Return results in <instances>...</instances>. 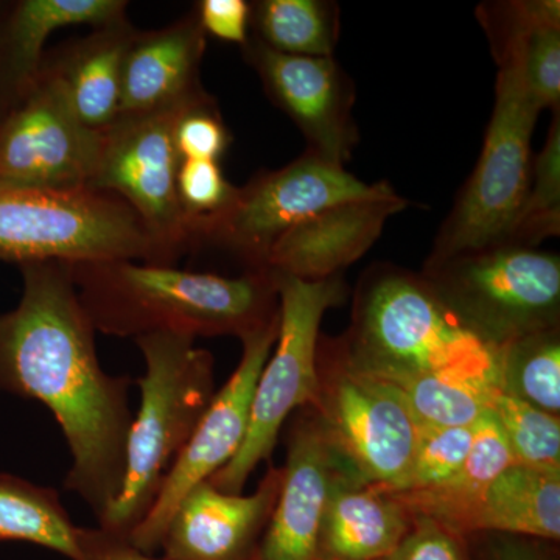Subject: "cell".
<instances>
[{"instance_id":"cell-1","label":"cell","mask_w":560,"mask_h":560,"mask_svg":"<svg viewBox=\"0 0 560 560\" xmlns=\"http://www.w3.org/2000/svg\"><path fill=\"white\" fill-rule=\"evenodd\" d=\"M20 268V305L0 315V390L49 408L72 455L65 488L101 521L124 485L132 381L103 371L70 265Z\"/></svg>"},{"instance_id":"cell-2","label":"cell","mask_w":560,"mask_h":560,"mask_svg":"<svg viewBox=\"0 0 560 560\" xmlns=\"http://www.w3.org/2000/svg\"><path fill=\"white\" fill-rule=\"evenodd\" d=\"M77 296L95 331L139 338L248 337L279 316L271 272L237 278L135 260L69 264Z\"/></svg>"},{"instance_id":"cell-3","label":"cell","mask_w":560,"mask_h":560,"mask_svg":"<svg viewBox=\"0 0 560 560\" xmlns=\"http://www.w3.org/2000/svg\"><path fill=\"white\" fill-rule=\"evenodd\" d=\"M346 353L381 377L431 375L501 389V349L482 340L422 275L375 265L361 279Z\"/></svg>"},{"instance_id":"cell-4","label":"cell","mask_w":560,"mask_h":560,"mask_svg":"<svg viewBox=\"0 0 560 560\" xmlns=\"http://www.w3.org/2000/svg\"><path fill=\"white\" fill-rule=\"evenodd\" d=\"M135 341L147 364L138 381L139 411L128 434L119 497L98 521L101 528L125 537L149 514L168 470L215 396L212 353L197 348L194 338L153 334Z\"/></svg>"},{"instance_id":"cell-5","label":"cell","mask_w":560,"mask_h":560,"mask_svg":"<svg viewBox=\"0 0 560 560\" xmlns=\"http://www.w3.org/2000/svg\"><path fill=\"white\" fill-rule=\"evenodd\" d=\"M0 260H135L173 267L138 213L109 191L0 187Z\"/></svg>"},{"instance_id":"cell-6","label":"cell","mask_w":560,"mask_h":560,"mask_svg":"<svg viewBox=\"0 0 560 560\" xmlns=\"http://www.w3.org/2000/svg\"><path fill=\"white\" fill-rule=\"evenodd\" d=\"M499 66L495 105L480 160L442 223L425 267L460 254L506 243L528 194L530 139L541 110L512 54L493 57Z\"/></svg>"},{"instance_id":"cell-7","label":"cell","mask_w":560,"mask_h":560,"mask_svg":"<svg viewBox=\"0 0 560 560\" xmlns=\"http://www.w3.org/2000/svg\"><path fill=\"white\" fill-rule=\"evenodd\" d=\"M279 334L254 389L248 430L234 458L209 478L221 492L242 493L253 471L271 458L291 412L312 407L318 390L319 327L348 298L342 275L304 280L275 275Z\"/></svg>"},{"instance_id":"cell-8","label":"cell","mask_w":560,"mask_h":560,"mask_svg":"<svg viewBox=\"0 0 560 560\" xmlns=\"http://www.w3.org/2000/svg\"><path fill=\"white\" fill-rule=\"evenodd\" d=\"M316 422L349 477L393 490L410 469L420 425L396 386L319 340Z\"/></svg>"},{"instance_id":"cell-9","label":"cell","mask_w":560,"mask_h":560,"mask_svg":"<svg viewBox=\"0 0 560 560\" xmlns=\"http://www.w3.org/2000/svg\"><path fill=\"white\" fill-rule=\"evenodd\" d=\"M422 276L470 330L497 348L559 327L558 254L501 243L423 267Z\"/></svg>"},{"instance_id":"cell-10","label":"cell","mask_w":560,"mask_h":560,"mask_svg":"<svg viewBox=\"0 0 560 560\" xmlns=\"http://www.w3.org/2000/svg\"><path fill=\"white\" fill-rule=\"evenodd\" d=\"M386 180L368 184L341 165L305 150L278 171L260 172L235 190L230 205L191 224V250H224L245 272H268L270 249L291 228L320 210L372 197Z\"/></svg>"},{"instance_id":"cell-11","label":"cell","mask_w":560,"mask_h":560,"mask_svg":"<svg viewBox=\"0 0 560 560\" xmlns=\"http://www.w3.org/2000/svg\"><path fill=\"white\" fill-rule=\"evenodd\" d=\"M195 101L149 116L125 117L102 132V150L92 189L109 191L140 217L175 265L191 250V228L178 195L180 156L176 125Z\"/></svg>"},{"instance_id":"cell-12","label":"cell","mask_w":560,"mask_h":560,"mask_svg":"<svg viewBox=\"0 0 560 560\" xmlns=\"http://www.w3.org/2000/svg\"><path fill=\"white\" fill-rule=\"evenodd\" d=\"M278 334L279 316L264 329L243 338L241 363L223 388L217 390L197 430L168 470L149 514L128 537L140 551L153 555L160 550L179 501L195 486L208 481L226 466L241 448L248 430L254 389L275 349Z\"/></svg>"},{"instance_id":"cell-13","label":"cell","mask_w":560,"mask_h":560,"mask_svg":"<svg viewBox=\"0 0 560 560\" xmlns=\"http://www.w3.org/2000/svg\"><path fill=\"white\" fill-rule=\"evenodd\" d=\"M101 150V132L77 119L57 84L43 72L32 94L0 121V187H91Z\"/></svg>"},{"instance_id":"cell-14","label":"cell","mask_w":560,"mask_h":560,"mask_svg":"<svg viewBox=\"0 0 560 560\" xmlns=\"http://www.w3.org/2000/svg\"><path fill=\"white\" fill-rule=\"evenodd\" d=\"M242 49L268 97L304 135L307 150L345 167L359 143L357 95L335 58L279 54L254 38Z\"/></svg>"},{"instance_id":"cell-15","label":"cell","mask_w":560,"mask_h":560,"mask_svg":"<svg viewBox=\"0 0 560 560\" xmlns=\"http://www.w3.org/2000/svg\"><path fill=\"white\" fill-rule=\"evenodd\" d=\"M282 478V467H270L253 495L221 492L209 481L195 486L173 512L161 541L162 559H256Z\"/></svg>"},{"instance_id":"cell-16","label":"cell","mask_w":560,"mask_h":560,"mask_svg":"<svg viewBox=\"0 0 560 560\" xmlns=\"http://www.w3.org/2000/svg\"><path fill=\"white\" fill-rule=\"evenodd\" d=\"M282 470L279 499L254 560H319L327 501L335 482L348 471L315 416L294 423Z\"/></svg>"},{"instance_id":"cell-17","label":"cell","mask_w":560,"mask_h":560,"mask_svg":"<svg viewBox=\"0 0 560 560\" xmlns=\"http://www.w3.org/2000/svg\"><path fill=\"white\" fill-rule=\"evenodd\" d=\"M407 206L408 201L386 183L372 197L320 210L272 245L267 271L304 280L340 276L381 238L386 221Z\"/></svg>"},{"instance_id":"cell-18","label":"cell","mask_w":560,"mask_h":560,"mask_svg":"<svg viewBox=\"0 0 560 560\" xmlns=\"http://www.w3.org/2000/svg\"><path fill=\"white\" fill-rule=\"evenodd\" d=\"M205 51L206 33L195 10L161 31L136 32L121 69L119 119L161 113L205 95Z\"/></svg>"},{"instance_id":"cell-19","label":"cell","mask_w":560,"mask_h":560,"mask_svg":"<svg viewBox=\"0 0 560 560\" xmlns=\"http://www.w3.org/2000/svg\"><path fill=\"white\" fill-rule=\"evenodd\" d=\"M125 0H21L0 16V121L38 86L44 47L69 25L94 28L127 20Z\"/></svg>"},{"instance_id":"cell-20","label":"cell","mask_w":560,"mask_h":560,"mask_svg":"<svg viewBox=\"0 0 560 560\" xmlns=\"http://www.w3.org/2000/svg\"><path fill=\"white\" fill-rule=\"evenodd\" d=\"M136 32L128 20L105 25L44 61L43 72L92 131L102 135L119 119L121 69Z\"/></svg>"},{"instance_id":"cell-21","label":"cell","mask_w":560,"mask_h":560,"mask_svg":"<svg viewBox=\"0 0 560 560\" xmlns=\"http://www.w3.org/2000/svg\"><path fill=\"white\" fill-rule=\"evenodd\" d=\"M478 22L492 57L512 54L521 61L523 80L540 110H560V2L510 0L481 3Z\"/></svg>"},{"instance_id":"cell-22","label":"cell","mask_w":560,"mask_h":560,"mask_svg":"<svg viewBox=\"0 0 560 560\" xmlns=\"http://www.w3.org/2000/svg\"><path fill=\"white\" fill-rule=\"evenodd\" d=\"M412 515L377 486L348 474L335 482L319 534V560L389 558L411 529Z\"/></svg>"},{"instance_id":"cell-23","label":"cell","mask_w":560,"mask_h":560,"mask_svg":"<svg viewBox=\"0 0 560 560\" xmlns=\"http://www.w3.org/2000/svg\"><path fill=\"white\" fill-rule=\"evenodd\" d=\"M444 528L456 536L477 530H499L559 540L560 471L514 464L489 486L480 499L445 523Z\"/></svg>"},{"instance_id":"cell-24","label":"cell","mask_w":560,"mask_h":560,"mask_svg":"<svg viewBox=\"0 0 560 560\" xmlns=\"http://www.w3.org/2000/svg\"><path fill=\"white\" fill-rule=\"evenodd\" d=\"M514 464L503 431L488 411L475 423L469 455L452 480L419 492L388 493L399 500L411 515H422L444 526L480 499L489 486Z\"/></svg>"},{"instance_id":"cell-25","label":"cell","mask_w":560,"mask_h":560,"mask_svg":"<svg viewBox=\"0 0 560 560\" xmlns=\"http://www.w3.org/2000/svg\"><path fill=\"white\" fill-rule=\"evenodd\" d=\"M2 541H27L79 560L81 528L73 525L58 490L0 474Z\"/></svg>"},{"instance_id":"cell-26","label":"cell","mask_w":560,"mask_h":560,"mask_svg":"<svg viewBox=\"0 0 560 560\" xmlns=\"http://www.w3.org/2000/svg\"><path fill=\"white\" fill-rule=\"evenodd\" d=\"M254 39L279 54L334 57L340 7L327 0H259L250 3Z\"/></svg>"},{"instance_id":"cell-27","label":"cell","mask_w":560,"mask_h":560,"mask_svg":"<svg viewBox=\"0 0 560 560\" xmlns=\"http://www.w3.org/2000/svg\"><path fill=\"white\" fill-rule=\"evenodd\" d=\"M501 390L550 415L560 411V327L501 348Z\"/></svg>"},{"instance_id":"cell-28","label":"cell","mask_w":560,"mask_h":560,"mask_svg":"<svg viewBox=\"0 0 560 560\" xmlns=\"http://www.w3.org/2000/svg\"><path fill=\"white\" fill-rule=\"evenodd\" d=\"M382 378L396 386L420 427H474L489 411L490 401L499 393L431 375H389Z\"/></svg>"},{"instance_id":"cell-29","label":"cell","mask_w":560,"mask_h":560,"mask_svg":"<svg viewBox=\"0 0 560 560\" xmlns=\"http://www.w3.org/2000/svg\"><path fill=\"white\" fill-rule=\"evenodd\" d=\"M560 234V110L555 113L547 142L533 161L528 194L506 243L537 248Z\"/></svg>"},{"instance_id":"cell-30","label":"cell","mask_w":560,"mask_h":560,"mask_svg":"<svg viewBox=\"0 0 560 560\" xmlns=\"http://www.w3.org/2000/svg\"><path fill=\"white\" fill-rule=\"evenodd\" d=\"M489 411L503 431L515 464L560 471L559 416L541 411L501 389L490 401Z\"/></svg>"},{"instance_id":"cell-31","label":"cell","mask_w":560,"mask_h":560,"mask_svg":"<svg viewBox=\"0 0 560 560\" xmlns=\"http://www.w3.org/2000/svg\"><path fill=\"white\" fill-rule=\"evenodd\" d=\"M471 434L474 427H420L410 469L396 488L386 492H419L452 480L469 455Z\"/></svg>"},{"instance_id":"cell-32","label":"cell","mask_w":560,"mask_h":560,"mask_svg":"<svg viewBox=\"0 0 560 560\" xmlns=\"http://www.w3.org/2000/svg\"><path fill=\"white\" fill-rule=\"evenodd\" d=\"M237 187L224 178L217 161H180L178 172V195L180 206L190 220L215 215L230 205Z\"/></svg>"},{"instance_id":"cell-33","label":"cell","mask_w":560,"mask_h":560,"mask_svg":"<svg viewBox=\"0 0 560 560\" xmlns=\"http://www.w3.org/2000/svg\"><path fill=\"white\" fill-rule=\"evenodd\" d=\"M180 160L220 161L231 143L230 130L210 95L191 105L176 125Z\"/></svg>"},{"instance_id":"cell-34","label":"cell","mask_w":560,"mask_h":560,"mask_svg":"<svg viewBox=\"0 0 560 560\" xmlns=\"http://www.w3.org/2000/svg\"><path fill=\"white\" fill-rule=\"evenodd\" d=\"M386 560H464L458 536L440 523L412 515L411 529Z\"/></svg>"},{"instance_id":"cell-35","label":"cell","mask_w":560,"mask_h":560,"mask_svg":"<svg viewBox=\"0 0 560 560\" xmlns=\"http://www.w3.org/2000/svg\"><path fill=\"white\" fill-rule=\"evenodd\" d=\"M195 13L206 35L242 47L248 44L250 3L245 0H202Z\"/></svg>"},{"instance_id":"cell-36","label":"cell","mask_w":560,"mask_h":560,"mask_svg":"<svg viewBox=\"0 0 560 560\" xmlns=\"http://www.w3.org/2000/svg\"><path fill=\"white\" fill-rule=\"evenodd\" d=\"M79 560H164L140 551L130 539L101 528H81Z\"/></svg>"},{"instance_id":"cell-37","label":"cell","mask_w":560,"mask_h":560,"mask_svg":"<svg viewBox=\"0 0 560 560\" xmlns=\"http://www.w3.org/2000/svg\"><path fill=\"white\" fill-rule=\"evenodd\" d=\"M382 560H386V559H382Z\"/></svg>"}]
</instances>
